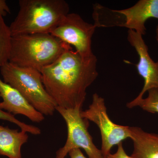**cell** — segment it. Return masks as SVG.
I'll return each mask as SVG.
<instances>
[{"label": "cell", "instance_id": "obj_1", "mask_svg": "<svg viewBox=\"0 0 158 158\" xmlns=\"http://www.w3.org/2000/svg\"><path fill=\"white\" fill-rule=\"evenodd\" d=\"M97 62L95 55L83 58L71 48L40 71L46 90L57 106L82 107L87 89L98 76Z\"/></svg>", "mask_w": 158, "mask_h": 158}, {"label": "cell", "instance_id": "obj_2", "mask_svg": "<svg viewBox=\"0 0 158 158\" xmlns=\"http://www.w3.org/2000/svg\"><path fill=\"white\" fill-rule=\"evenodd\" d=\"M71 48L51 34L15 35L11 37L9 62L40 72Z\"/></svg>", "mask_w": 158, "mask_h": 158}, {"label": "cell", "instance_id": "obj_3", "mask_svg": "<svg viewBox=\"0 0 158 158\" xmlns=\"http://www.w3.org/2000/svg\"><path fill=\"white\" fill-rule=\"evenodd\" d=\"M19 11L9 26L11 36L51 34L69 13L64 0H19Z\"/></svg>", "mask_w": 158, "mask_h": 158}, {"label": "cell", "instance_id": "obj_4", "mask_svg": "<svg viewBox=\"0 0 158 158\" xmlns=\"http://www.w3.org/2000/svg\"><path fill=\"white\" fill-rule=\"evenodd\" d=\"M0 70L3 81L21 94L36 110L44 116L53 115L57 106L46 90L39 70L20 67L9 62Z\"/></svg>", "mask_w": 158, "mask_h": 158}, {"label": "cell", "instance_id": "obj_5", "mask_svg": "<svg viewBox=\"0 0 158 158\" xmlns=\"http://www.w3.org/2000/svg\"><path fill=\"white\" fill-rule=\"evenodd\" d=\"M56 111L65 120L68 134L65 144L56 152V158H65L70 151L76 148L84 149L89 158H105L88 131L89 120L81 116L82 107L65 109L57 106Z\"/></svg>", "mask_w": 158, "mask_h": 158}, {"label": "cell", "instance_id": "obj_6", "mask_svg": "<svg viewBox=\"0 0 158 158\" xmlns=\"http://www.w3.org/2000/svg\"><path fill=\"white\" fill-rule=\"evenodd\" d=\"M83 118L93 122L99 128L102 138L101 151L105 158L110 154L111 148L128 138H131L130 127L116 124L108 116L104 99L94 94L88 109L82 111Z\"/></svg>", "mask_w": 158, "mask_h": 158}, {"label": "cell", "instance_id": "obj_7", "mask_svg": "<svg viewBox=\"0 0 158 158\" xmlns=\"http://www.w3.org/2000/svg\"><path fill=\"white\" fill-rule=\"evenodd\" d=\"M96 28L79 15L69 13L51 34L73 47L83 58H90L94 55L92 50V38Z\"/></svg>", "mask_w": 158, "mask_h": 158}, {"label": "cell", "instance_id": "obj_8", "mask_svg": "<svg viewBox=\"0 0 158 158\" xmlns=\"http://www.w3.org/2000/svg\"><path fill=\"white\" fill-rule=\"evenodd\" d=\"M127 40L138 54L139 62L136 65V68L144 81V86L141 92L132 100L137 102L143 98L144 94L148 90L158 89V61L155 62L151 58L148 47L141 34L129 30Z\"/></svg>", "mask_w": 158, "mask_h": 158}, {"label": "cell", "instance_id": "obj_9", "mask_svg": "<svg viewBox=\"0 0 158 158\" xmlns=\"http://www.w3.org/2000/svg\"><path fill=\"white\" fill-rule=\"evenodd\" d=\"M0 109L12 115H21L33 122L39 123L45 117L29 102L16 89L0 79Z\"/></svg>", "mask_w": 158, "mask_h": 158}, {"label": "cell", "instance_id": "obj_10", "mask_svg": "<svg viewBox=\"0 0 158 158\" xmlns=\"http://www.w3.org/2000/svg\"><path fill=\"white\" fill-rule=\"evenodd\" d=\"M114 10L124 17V22L120 27L143 36L146 34L147 20L151 18L158 19V0H140L130 8Z\"/></svg>", "mask_w": 158, "mask_h": 158}, {"label": "cell", "instance_id": "obj_11", "mask_svg": "<svg viewBox=\"0 0 158 158\" xmlns=\"http://www.w3.org/2000/svg\"><path fill=\"white\" fill-rule=\"evenodd\" d=\"M133 141L132 158H158V134L149 133L137 127H130Z\"/></svg>", "mask_w": 158, "mask_h": 158}, {"label": "cell", "instance_id": "obj_12", "mask_svg": "<svg viewBox=\"0 0 158 158\" xmlns=\"http://www.w3.org/2000/svg\"><path fill=\"white\" fill-rule=\"evenodd\" d=\"M27 133L0 124V156L8 158H22V147L28 141Z\"/></svg>", "mask_w": 158, "mask_h": 158}, {"label": "cell", "instance_id": "obj_13", "mask_svg": "<svg viewBox=\"0 0 158 158\" xmlns=\"http://www.w3.org/2000/svg\"><path fill=\"white\" fill-rule=\"evenodd\" d=\"M11 37L9 26L0 14V68L9 62Z\"/></svg>", "mask_w": 158, "mask_h": 158}, {"label": "cell", "instance_id": "obj_14", "mask_svg": "<svg viewBox=\"0 0 158 158\" xmlns=\"http://www.w3.org/2000/svg\"><path fill=\"white\" fill-rule=\"evenodd\" d=\"M148 92L147 98H141L137 102L132 101L127 104V107L131 109L139 106L148 113H158V89H151Z\"/></svg>", "mask_w": 158, "mask_h": 158}, {"label": "cell", "instance_id": "obj_15", "mask_svg": "<svg viewBox=\"0 0 158 158\" xmlns=\"http://www.w3.org/2000/svg\"><path fill=\"white\" fill-rule=\"evenodd\" d=\"M0 119L9 122L16 124L21 129V130L24 131L26 132L35 135H38L41 134V130L39 128L32 125L27 124L20 121L14 115L1 109H0Z\"/></svg>", "mask_w": 158, "mask_h": 158}, {"label": "cell", "instance_id": "obj_16", "mask_svg": "<svg viewBox=\"0 0 158 158\" xmlns=\"http://www.w3.org/2000/svg\"><path fill=\"white\" fill-rule=\"evenodd\" d=\"M117 151L114 154L110 153L106 158H132L131 156L128 155L123 147V142L117 145Z\"/></svg>", "mask_w": 158, "mask_h": 158}, {"label": "cell", "instance_id": "obj_17", "mask_svg": "<svg viewBox=\"0 0 158 158\" xmlns=\"http://www.w3.org/2000/svg\"><path fill=\"white\" fill-rule=\"evenodd\" d=\"M10 13L11 11L10 8L7 5L6 1L5 0H0V14L4 17Z\"/></svg>", "mask_w": 158, "mask_h": 158}, {"label": "cell", "instance_id": "obj_18", "mask_svg": "<svg viewBox=\"0 0 158 158\" xmlns=\"http://www.w3.org/2000/svg\"><path fill=\"white\" fill-rule=\"evenodd\" d=\"M68 154L70 158H87L79 148L72 150Z\"/></svg>", "mask_w": 158, "mask_h": 158}, {"label": "cell", "instance_id": "obj_19", "mask_svg": "<svg viewBox=\"0 0 158 158\" xmlns=\"http://www.w3.org/2000/svg\"><path fill=\"white\" fill-rule=\"evenodd\" d=\"M156 39L158 43V25L156 28Z\"/></svg>", "mask_w": 158, "mask_h": 158}]
</instances>
